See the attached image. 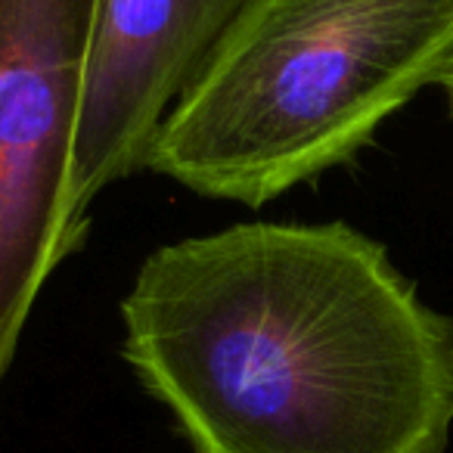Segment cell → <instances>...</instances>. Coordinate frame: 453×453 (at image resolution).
Here are the masks:
<instances>
[{"instance_id": "1", "label": "cell", "mask_w": 453, "mask_h": 453, "mask_svg": "<svg viewBox=\"0 0 453 453\" xmlns=\"http://www.w3.org/2000/svg\"><path fill=\"white\" fill-rule=\"evenodd\" d=\"M121 320L125 360L196 453H447L453 320L345 220L156 249Z\"/></svg>"}, {"instance_id": "2", "label": "cell", "mask_w": 453, "mask_h": 453, "mask_svg": "<svg viewBox=\"0 0 453 453\" xmlns=\"http://www.w3.org/2000/svg\"><path fill=\"white\" fill-rule=\"evenodd\" d=\"M453 63V0H246L146 171L261 208L351 162Z\"/></svg>"}, {"instance_id": "3", "label": "cell", "mask_w": 453, "mask_h": 453, "mask_svg": "<svg viewBox=\"0 0 453 453\" xmlns=\"http://www.w3.org/2000/svg\"><path fill=\"white\" fill-rule=\"evenodd\" d=\"M100 0H0V385L38 296L81 249L75 152Z\"/></svg>"}, {"instance_id": "4", "label": "cell", "mask_w": 453, "mask_h": 453, "mask_svg": "<svg viewBox=\"0 0 453 453\" xmlns=\"http://www.w3.org/2000/svg\"><path fill=\"white\" fill-rule=\"evenodd\" d=\"M246 0H100L75 152V196L146 171L158 127Z\"/></svg>"}, {"instance_id": "5", "label": "cell", "mask_w": 453, "mask_h": 453, "mask_svg": "<svg viewBox=\"0 0 453 453\" xmlns=\"http://www.w3.org/2000/svg\"><path fill=\"white\" fill-rule=\"evenodd\" d=\"M441 88L447 90V100H450V112H453V63L447 65L444 78H441Z\"/></svg>"}]
</instances>
